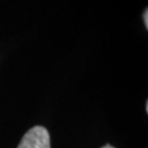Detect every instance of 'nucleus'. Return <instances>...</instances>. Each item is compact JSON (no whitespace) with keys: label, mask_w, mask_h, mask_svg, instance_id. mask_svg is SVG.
<instances>
[{"label":"nucleus","mask_w":148,"mask_h":148,"mask_svg":"<svg viewBox=\"0 0 148 148\" xmlns=\"http://www.w3.org/2000/svg\"><path fill=\"white\" fill-rule=\"evenodd\" d=\"M102 148H114V147H112L111 145H106L104 147H102Z\"/></svg>","instance_id":"obj_3"},{"label":"nucleus","mask_w":148,"mask_h":148,"mask_svg":"<svg viewBox=\"0 0 148 148\" xmlns=\"http://www.w3.org/2000/svg\"><path fill=\"white\" fill-rule=\"evenodd\" d=\"M143 19H144V23H145V27H146V29H148V10H147V9L144 11Z\"/></svg>","instance_id":"obj_2"},{"label":"nucleus","mask_w":148,"mask_h":148,"mask_svg":"<svg viewBox=\"0 0 148 148\" xmlns=\"http://www.w3.org/2000/svg\"><path fill=\"white\" fill-rule=\"evenodd\" d=\"M18 148H51L47 130L43 126L30 128L21 139Z\"/></svg>","instance_id":"obj_1"}]
</instances>
